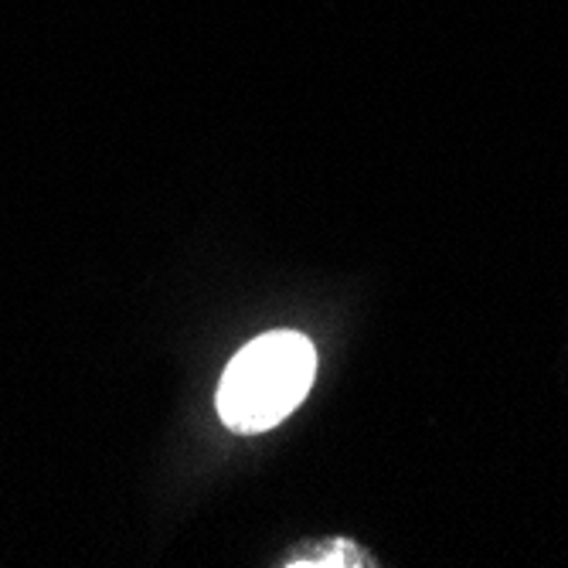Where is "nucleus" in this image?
I'll return each instance as SVG.
<instances>
[{
	"label": "nucleus",
	"instance_id": "f257e3e1",
	"mask_svg": "<svg viewBox=\"0 0 568 568\" xmlns=\"http://www.w3.org/2000/svg\"><path fill=\"white\" fill-rule=\"evenodd\" d=\"M317 351L303 334L273 331L245 344L219 385V416L232 433H266L306 398Z\"/></svg>",
	"mask_w": 568,
	"mask_h": 568
}]
</instances>
